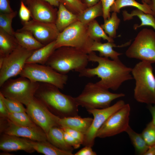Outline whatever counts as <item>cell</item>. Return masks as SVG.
I'll list each match as a JSON object with an SVG mask.
<instances>
[{"label":"cell","instance_id":"obj_46","mask_svg":"<svg viewBox=\"0 0 155 155\" xmlns=\"http://www.w3.org/2000/svg\"><path fill=\"white\" fill-rule=\"evenodd\" d=\"M144 155H155V144L149 146Z\"/></svg>","mask_w":155,"mask_h":155},{"label":"cell","instance_id":"obj_23","mask_svg":"<svg viewBox=\"0 0 155 155\" xmlns=\"http://www.w3.org/2000/svg\"><path fill=\"white\" fill-rule=\"evenodd\" d=\"M47 141L56 147L63 150L73 152L74 148L66 141L64 131L58 126L51 128L46 134Z\"/></svg>","mask_w":155,"mask_h":155},{"label":"cell","instance_id":"obj_12","mask_svg":"<svg viewBox=\"0 0 155 155\" xmlns=\"http://www.w3.org/2000/svg\"><path fill=\"white\" fill-rule=\"evenodd\" d=\"M26 106L27 113L34 122L46 134L52 127H59L58 121L59 117L52 113L35 96Z\"/></svg>","mask_w":155,"mask_h":155},{"label":"cell","instance_id":"obj_38","mask_svg":"<svg viewBox=\"0 0 155 155\" xmlns=\"http://www.w3.org/2000/svg\"><path fill=\"white\" fill-rule=\"evenodd\" d=\"M115 0H100L102 7L104 21L111 17V8Z\"/></svg>","mask_w":155,"mask_h":155},{"label":"cell","instance_id":"obj_22","mask_svg":"<svg viewBox=\"0 0 155 155\" xmlns=\"http://www.w3.org/2000/svg\"><path fill=\"white\" fill-rule=\"evenodd\" d=\"M55 24L60 32L73 23L78 21V15L69 10L60 3Z\"/></svg>","mask_w":155,"mask_h":155},{"label":"cell","instance_id":"obj_16","mask_svg":"<svg viewBox=\"0 0 155 155\" xmlns=\"http://www.w3.org/2000/svg\"><path fill=\"white\" fill-rule=\"evenodd\" d=\"M29 9L32 20L55 24L58 10L44 0H22Z\"/></svg>","mask_w":155,"mask_h":155},{"label":"cell","instance_id":"obj_3","mask_svg":"<svg viewBox=\"0 0 155 155\" xmlns=\"http://www.w3.org/2000/svg\"><path fill=\"white\" fill-rule=\"evenodd\" d=\"M88 62V54L73 47L64 46L55 49L45 65L66 74L71 71L79 73L86 68Z\"/></svg>","mask_w":155,"mask_h":155},{"label":"cell","instance_id":"obj_37","mask_svg":"<svg viewBox=\"0 0 155 155\" xmlns=\"http://www.w3.org/2000/svg\"><path fill=\"white\" fill-rule=\"evenodd\" d=\"M19 15L21 22H24L29 21L31 17L29 9L22 0L20 1Z\"/></svg>","mask_w":155,"mask_h":155},{"label":"cell","instance_id":"obj_47","mask_svg":"<svg viewBox=\"0 0 155 155\" xmlns=\"http://www.w3.org/2000/svg\"><path fill=\"white\" fill-rule=\"evenodd\" d=\"M148 5L153 12V15L155 19V0H150Z\"/></svg>","mask_w":155,"mask_h":155},{"label":"cell","instance_id":"obj_48","mask_svg":"<svg viewBox=\"0 0 155 155\" xmlns=\"http://www.w3.org/2000/svg\"><path fill=\"white\" fill-rule=\"evenodd\" d=\"M54 7H58L59 5V2L58 0H44Z\"/></svg>","mask_w":155,"mask_h":155},{"label":"cell","instance_id":"obj_20","mask_svg":"<svg viewBox=\"0 0 155 155\" xmlns=\"http://www.w3.org/2000/svg\"><path fill=\"white\" fill-rule=\"evenodd\" d=\"M13 36L21 46L30 51L35 50L45 45L39 42L29 31L20 29L14 31Z\"/></svg>","mask_w":155,"mask_h":155},{"label":"cell","instance_id":"obj_35","mask_svg":"<svg viewBox=\"0 0 155 155\" xmlns=\"http://www.w3.org/2000/svg\"><path fill=\"white\" fill-rule=\"evenodd\" d=\"M0 96L1 97L9 113L26 112V109L20 102L11 99L4 97L0 93Z\"/></svg>","mask_w":155,"mask_h":155},{"label":"cell","instance_id":"obj_36","mask_svg":"<svg viewBox=\"0 0 155 155\" xmlns=\"http://www.w3.org/2000/svg\"><path fill=\"white\" fill-rule=\"evenodd\" d=\"M141 133L149 146L155 144V125L152 120L147 125Z\"/></svg>","mask_w":155,"mask_h":155},{"label":"cell","instance_id":"obj_9","mask_svg":"<svg viewBox=\"0 0 155 155\" xmlns=\"http://www.w3.org/2000/svg\"><path fill=\"white\" fill-rule=\"evenodd\" d=\"M31 80L53 85L63 90L66 84L68 76L60 73L45 65L26 63L19 75Z\"/></svg>","mask_w":155,"mask_h":155},{"label":"cell","instance_id":"obj_14","mask_svg":"<svg viewBox=\"0 0 155 155\" xmlns=\"http://www.w3.org/2000/svg\"><path fill=\"white\" fill-rule=\"evenodd\" d=\"M1 131L4 134L27 138L32 141H47L46 134L40 127L17 125L7 118L1 117Z\"/></svg>","mask_w":155,"mask_h":155},{"label":"cell","instance_id":"obj_10","mask_svg":"<svg viewBox=\"0 0 155 155\" xmlns=\"http://www.w3.org/2000/svg\"><path fill=\"white\" fill-rule=\"evenodd\" d=\"M35 51L28 50L20 45L5 57L0 68V86L11 78L20 75L27 59Z\"/></svg>","mask_w":155,"mask_h":155},{"label":"cell","instance_id":"obj_28","mask_svg":"<svg viewBox=\"0 0 155 155\" xmlns=\"http://www.w3.org/2000/svg\"><path fill=\"white\" fill-rule=\"evenodd\" d=\"M142 4L135 0H115L111 8V11L119 13L120 9L127 6L134 7L140 9L144 13L151 14L153 13L149 5L142 1Z\"/></svg>","mask_w":155,"mask_h":155},{"label":"cell","instance_id":"obj_34","mask_svg":"<svg viewBox=\"0 0 155 155\" xmlns=\"http://www.w3.org/2000/svg\"><path fill=\"white\" fill-rule=\"evenodd\" d=\"M59 3L63 4L72 13L78 15L87 8L86 4L79 0H58Z\"/></svg>","mask_w":155,"mask_h":155},{"label":"cell","instance_id":"obj_42","mask_svg":"<svg viewBox=\"0 0 155 155\" xmlns=\"http://www.w3.org/2000/svg\"><path fill=\"white\" fill-rule=\"evenodd\" d=\"M75 153L74 155H96V153L94 151L92 147L86 146Z\"/></svg>","mask_w":155,"mask_h":155},{"label":"cell","instance_id":"obj_25","mask_svg":"<svg viewBox=\"0 0 155 155\" xmlns=\"http://www.w3.org/2000/svg\"><path fill=\"white\" fill-rule=\"evenodd\" d=\"M122 15L124 21L131 20L134 16H137L140 19L141 23L140 25L135 24L133 26L134 30L143 26H147L152 27L155 30V19L151 14L145 13L141 10L137 9L133 10L131 13H128L126 10H123Z\"/></svg>","mask_w":155,"mask_h":155},{"label":"cell","instance_id":"obj_30","mask_svg":"<svg viewBox=\"0 0 155 155\" xmlns=\"http://www.w3.org/2000/svg\"><path fill=\"white\" fill-rule=\"evenodd\" d=\"M89 36L94 41H100L101 38L107 41L114 42L113 39L107 36L98 22L95 19L88 25Z\"/></svg>","mask_w":155,"mask_h":155},{"label":"cell","instance_id":"obj_31","mask_svg":"<svg viewBox=\"0 0 155 155\" xmlns=\"http://www.w3.org/2000/svg\"><path fill=\"white\" fill-rule=\"evenodd\" d=\"M104 21V24L101 25V27L109 37L113 39L115 38L116 36V30L120 22L117 13L113 12L110 18Z\"/></svg>","mask_w":155,"mask_h":155},{"label":"cell","instance_id":"obj_15","mask_svg":"<svg viewBox=\"0 0 155 155\" xmlns=\"http://www.w3.org/2000/svg\"><path fill=\"white\" fill-rule=\"evenodd\" d=\"M21 29L30 32L39 42L45 45L55 40L60 32L55 24L43 22L32 20L21 22Z\"/></svg>","mask_w":155,"mask_h":155},{"label":"cell","instance_id":"obj_32","mask_svg":"<svg viewBox=\"0 0 155 155\" xmlns=\"http://www.w3.org/2000/svg\"><path fill=\"white\" fill-rule=\"evenodd\" d=\"M7 118L13 123L19 125L29 127L37 126L26 112L9 113Z\"/></svg>","mask_w":155,"mask_h":155},{"label":"cell","instance_id":"obj_39","mask_svg":"<svg viewBox=\"0 0 155 155\" xmlns=\"http://www.w3.org/2000/svg\"><path fill=\"white\" fill-rule=\"evenodd\" d=\"M61 128L64 131L79 141L82 145L83 144L85 139L84 134L79 131L74 129L68 128Z\"/></svg>","mask_w":155,"mask_h":155},{"label":"cell","instance_id":"obj_1","mask_svg":"<svg viewBox=\"0 0 155 155\" xmlns=\"http://www.w3.org/2000/svg\"><path fill=\"white\" fill-rule=\"evenodd\" d=\"M89 61L96 62L98 65L93 68H86L79 72L80 77L91 78L97 76L100 80L96 82L104 88L115 91L125 82L133 79L132 68L125 65L120 59H110L98 56L94 52L88 54Z\"/></svg>","mask_w":155,"mask_h":155},{"label":"cell","instance_id":"obj_7","mask_svg":"<svg viewBox=\"0 0 155 155\" xmlns=\"http://www.w3.org/2000/svg\"><path fill=\"white\" fill-rule=\"evenodd\" d=\"M39 82L21 76L9 79L0 86V93L5 98L17 100L26 106L34 98Z\"/></svg>","mask_w":155,"mask_h":155},{"label":"cell","instance_id":"obj_49","mask_svg":"<svg viewBox=\"0 0 155 155\" xmlns=\"http://www.w3.org/2000/svg\"><path fill=\"white\" fill-rule=\"evenodd\" d=\"M143 1L147 4H149L150 2V0H142Z\"/></svg>","mask_w":155,"mask_h":155},{"label":"cell","instance_id":"obj_17","mask_svg":"<svg viewBox=\"0 0 155 155\" xmlns=\"http://www.w3.org/2000/svg\"><path fill=\"white\" fill-rule=\"evenodd\" d=\"M32 141L27 138L3 133L0 138V149L5 152L21 150L32 153L35 151Z\"/></svg>","mask_w":155,"mask_h":155},{"label":"cell","instance_id":"obj_44","mask_svg":"<svg viewBox=\"0 0 155 155\" xmlns=\"http://www.w3.org/2000/svg\"><path fill=\"white\" fill-rule=\"evenodd\" d=\"M148 108L151 114L152 117V121L155 125V104H154L153 106L152 104L148 105Z\"/></svg>","mask_w":155,"mask_h":155},{"label":"cell","instance_id":"obj_29","mask_svg":"<svg viewBox=\"0 0 155 155\" xmlns=\"http://www.w3.org/2000/svg\"><path fill=\"white\" fill-rule=\"evenodd\" d=\"M125 132L129 136L135 152L138 155H144L149 146L145 142L141 133L135 132L129 126Z\"/></svg>","mask_w":155,"mask_h":155},{"label":"cell","instance_id":"obj_33","mask_svg":"<svg viewBox=\"0 0 155 155\" xmlns=\"http://www.w3.org/2000/svg\"><path fill=\"white\" fill-rule=\"evenodd\" d=\"M17 13L16 11L9 13H0V28L11 35H13L15 31L12 27V21Z\"/></svg>","mask_w":155,"mask_h":155},{"label":"cell","instance_id":"obj_26","mask_svg":"<svg viewBox=\"0 0 155 155\" xmlns=\"http://www.w3.org/2000/svg\"><path fill=\"white\" fill-rule=\"evenodd\" d=\"M32 147L35 151L46 155H73L72 152L61 149L48 141H32Z\"/></svg>","mask_w":155,"mask_h":155},{"label":"cell","instance_id":"obj_45","mask_svg":"<svg viewBox=\"0 0 155 155\" xmlns=\"http://www.w3.org/2000/svg\"><path fill=\"white\" fill-rule=\"evenodd\" d=\"M84 3L87 7L93 6L99 2L100 0H84Z\"/></svg>","mask_w":155,"mask_h":155},{"label":"cell","instance_id":"obj_27","mask_svg":"<svg viewBox=\"0 0 155 155\" xmlns=\"http://www.w3.org/2000/svg\"><path fill=\"white\" fill-rule=\"evenodd\" d=\"M103 15L102 7L100 1L96 5L87 7L78 15V21L88 25L97 17Z\"/></svg>","mask_w":155,"mask_h":155},{"label":"cell","instance_id":"obj_43","mask_svg":"<svg viewBox=\"0 0 155 155\" xmlns=\"http://www.w3.org/2000/svg\"><path fill=\"white\" fill-rule=\"evenodd\" d=\"M9 112L3 102L1 97L0 96V116L1 118H7Z\"/></svg>","mask_w":155,"mask_h":155},{"label":"cell","instance_id":"obj_18","mask_svg":"<svg viewBox=\"0 0 155 155\" xmlns=\"http://www.w3.org/2000/svg\"><path fill=\"white\" fill-rule=\"evenodd\" d=\"M93 118H82L78 116L59 118L58 121L59 127L71 129L79 131L84 134L86 133L90 128Z\"/></svg>","mask_w":155,"mask_h":155},{"label":"cell","instance_id":"obj_19","mask_svg":"<svg viewBox=\"0 0 155 155\" xmlns=\"http://www.w3.org/2000/svg\"><path fill=\"white\" fill-rule=\"evenodd\" d=\"M114 42L108 41L102 43L100 41H94L90 49V51H97L99 52V56L113 60L119 59V56L122 53H119L113 49V47H123L130 44L131 41L120 45H117Z\"/></svg>","mask_w":155,"mask_h":155},{"label":"cell","instance_id":"obj_41","mask_svg":"<svg viewBox=\"0 0 155 155\" xmlns=\"http://www.w3.org/2000/svg\"><path fill=\"white\" fill-rule=\"evenodd\" d=\"M0 11L3 13H9L13 11L11 7L9 0H0Z\"/></svg>","mask_w":155,"mask_h":155},{"label":"cell","instance_id":"obj_50","mask_svg":"<svg viewBox=\"0 0 155 155\" xmlns=\"http://www.w3.org/2000/svg\"><path fill=\"white\" fill-rule=\"evenodd\" d=\"M79 0L82 1V0Z\"/></svg>","mask_w":155,"mask_h":155},{"label":"cell","instance_id":"obj_5","mask_svg":"<svg viewBox=\"0 0 155 155\" xmlns=\"http://www.w3.org/2000/svg\"><path fill=\"white\" fill-rule=\"evenodd\" d=\"M125 96L123 93H113L96 83L89 82L85 85L81 93L74 98L78 106L88 110L107 108L114 100Z\"/></svg>","mask_w":155,"mask_h":155},{"label":"cell","instance_id":"obj_8","mask_svg":"<svg viewBox=\"0 0 155 155\" xmlns=\"http://www.w3.org/2000/svg\"><path fill=\"white\" fill-rule=\"evenodd\" d=\"M129 58L155 63V32L144 28L140 30L125 53Z\"/></svg>","mask_w":155,"mask_h":155},{"label":"cell","instance_id":"obj_13","mask_svg":"<svg viewBox=\"0 0 155 155\" xmlns=\"http://www.w3.org/2000/svg\"><path fill=\"white\" fill-rule=\"evenodd\" d=\"M125 104L124 101L120 100L107 108L87 110L88 113L93 115L94 118L90 128L85 135L83 145L92 147L94 144L97 133L100 128L111 115L122 107Z\"/></svg>","mask_w":155,"mask_h":155},{"label":"cell","instance_id":"obj_24","mask_svg":"<svg viewBox=\"0 0 155 155\" xmlns=\"http://www.w3.org/2000/svg\"><path fill=\"white\" fill-rule=\"evenodd\" d=\"M19 46L13 35L0 28V57H5Z\"/></svg>","mask_w":155,"mask_h":155},{"label":"cell","instance_id":"obj_6","mask_svg":"<svg viewBox=\"0 0 155 155\" xmlns=\"http://www.w3.org/2000/svg\"><path fill=\"white\" fill-rule=\"evenodd\" d=\"M94 41L89 35L88 25L78 21L60 32L55 41V47H71L88 54Z\"/></svg>","mask_w":155,"mask_h":155},{"label":"cell","instance_id":"obj_40","mask_svg":"<svg viewBox=\"0 0 155 155\" xmlns=\"http://www.w3.org/2000/svg\"><path fill=\"white\" fill-rule=\"evenodd\" d=\"M64 135L66 142L74 149L78 148L82 145L79 141L64 131Z\"/></svg>","mask_w":155,"mask_h":155},{"label":"cell","instance_id":"obj_2","mask_svg":"<svg viewBox=\"0 0 155 155\" xmlns=\"http://www.w3.org/2000/svg\"><path fill=\"white\" fill-rule=\"evenodd\" d=\"M39 83L35 97L52 113L61 118L79 116V106L74 97L62 93L53 85Z\"/></svg>","mask_w":155,"mask_h":155},{"label":"cell","instance_id":"obj_4","mask_svg":"<svg viewBox=\"0 0 155 155\" xmlns=\"http://www.w3.org/2000/svg\"><path fill=\"white\" fill-rule=\"evenodd\" d=\"M152 64L141 61L131 71L135 82L134 98L138 102L148 105L155 104V76Z\"/></svg>","mask_w":155,"mask_h":155},{"label":"cell","instance_id":"obj_11","mask_svg":"<svg viewBox=\"0 0 155 155\" xmlns=\"http://www.w3.org/2000/svg\"><path fill=\"white\" fill-rule=\"evenodd\" d=\"M130 107L125 104L111 115L98 131L96 137H111L126 131L129 126Z\"/></svg>","mask_w":155,"mask_h":155},{"label":"cell","instance_id":"obj_21","mask_svg":"<svg viewBox=\"0 0 155 155\" xmlns=\"http://www.w3.org/2000/svg\"><path fill=\"white\" fill-rule=\"evenodd\" d=\"M55 41L35 50L27 59L26 63H37L45 65L47 61L56 49Z\"/></svg>","mask_w":155,"mask_h":155}]
</instances>
